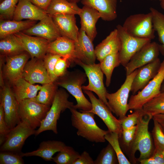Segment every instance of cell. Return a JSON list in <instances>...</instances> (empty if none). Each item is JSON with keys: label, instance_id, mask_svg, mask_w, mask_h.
Wrapping results in <instances>:
<instances>
[{"label": "cell", "instance_id": "cell-1", "mask_svg": "<svg viewBox=\"0 0 164 164\" xmlns=\"http://www.w3.org/2000/svg\"><path fill=\"white\" fill-rule=\"evenodd\" d=\"M152 116L144 113L139 117L133 139L126 153L131 164L150 157L155 147L151 135L149 131V125Z\"/></svg>", "mask_w": 164, "mask_h": 164}, {"label": "cell", "instance_id": "cell-2", "mask_svg": "<svg viewBox=\"0 0 164 164\" xmlns=\"http://www.w3.org/2000/svg\"><path fill=\"white\" fill-rule=\"evenodd\" d=\"M71 120L73 127L77 130V135L89 141L96 143L105 142V136L108 130L100 128L96 124L94 113L85 111H78L72 108Z\"/></svg>", "mask_w": 164, "mask_h": 164}, {"label": "cell", "instance_id": "cell-3", "mask_svg": "<svg viewBox=\"0 0 164 164\" xmlns=\"http://www.w3.org/2000/svg\"><path fill=\"white\" fill-rule=\"evenodd\" d=\"M87 77L85 73L79 70L67 71L64 75L58 78L55 82L58 86L66 89L75 98L77 104L73 108L88 111L92 108V104L82 91V85L85 82Z\"/></svg>", "mask_w": 164, "mask_h": 164}, {"label": "cell", "instance_id": "cell-4", "mask_svg": "<svg viewBox=\"0 0 164 164\" xmlns=\"http://www.w3.org/2000/svg\"><path fill=\"white\" fill-rule=\"evenodd\" d=\"M69 94L62 89H58L52 104L35 134L36 136L42 132L48 130L52 131L55 134L58 133L57 124L61 113L67 109H70L74 105L72 102L69 101Z\"/></svg>", "mask_w": 164, "mask_h": 164}, {"label": "cell", "instance_id": "cell-5", "mask_svg": "<svg viewBox=\"0 0 164 164\" xmlns=\"http://www.w3.org/2000/svg\"><path fill=\"white\" fill-rule=\"evenodd\" d=\"M122 26L127 33L135 37L151 40L155 37L152 16L150 12L130 15L125 19Z\"/></svg>", "mask_w": 164, "mask_h": 164}, {"label": "cell", "instance_id": "cell-6", "mask_svg": "<svg viewBox=\"0 0 164 164\" xmlns=\"http://www.w3.org/2000/svg\"><path fill=\"white\" fill-rule=\"evenodd\" d=\"M138 71L136 69L129 75L126 76L124 83L116 92L109 93L107 92L106 97L111 111L121 120L125 116L128 110V99L131 91L133 80Z\"/></svg>", "mask_w": 164, "mask_h": 164}, {"label": "cell", "instance_id": "cell-7", "mask_svg": "<svg viewBox=\"0 0 164 164\" xmlns=\"http://www.w3.org/2000/svg\"><path fill=\"white\" fill-rule=\"evenodd\" d=\"M164 81V60L161 62L156 76L137 94L131 96L128 103V110L142 109L145 104L161 92V88Z\"/></svg>", "mask_w": 164, "mask_h": 164}, {"label": "cell", "instance_id": "cell-8", "mask_svg": "<svg viewBox=\"0 0 164 164\" xmlns=\"http://www.w3.org/2000/svg\"><path fill=\"white\" fill-rule=\"evenodd\" d=\"M19 114L21 121L35 129L39 127L51 106L39 103L32 99L19 101Z\"/></svg>", "mask_w": 164, "mask_h": 164}, {"label": "cell", "instance_id": "cell-9", "mask_svg": "<svg viewBox=\"0 0 164 164\" xmlns=\"http://www.w3.org/2000/svg\"><path fill=\"white\" fill-rule=\"evenodd\" d=\"M73 63L83 69L88 78V84L86 86H82V90L94 92L99 99L110 109L106 97L107 91L104 84L103 73L100 63L87 64L77 60H74Z\"/></svg>", "mask_w": 164, "mask_h": 164}, {"label": "cell", "instance_id": "cell-10", "mask_svg": "<svg viewBox=\"0 0 164 164\" xmlns=\"http://www.w3.org/2000/svg\"><path fill=\"white\" fill-rule=\"evenodd\" d=\"M116 28L121 43V49L118 52L120 64L125 67L134 55L152 40L132 36L127 33L122 26L119 24Z\"/></svg>", "mask_w": 164, "mask_h": 164}, {"label": "cell", "instance_id": "cell-11", "mask_svg": "<svg viewBox=\"0 0 164 164\" xmlns=\"http://www.w3.org/2000/svg\"><path fill=\"white\" fill-rule=\"evenodd\" d=\"M36 131L26 123L21 121L10 130L5 141L1 145V151L21 153L26 140L29 136L35 135Z\"/></svg>", "mask_w": 164, "mask_h": 164}, {"label": "cell", "instance_id": "cell-12", "mask_svg": "<svg viewBox=\"0 0 164 164\" xmlns=\"http://www.w3.org/2000/svg\"><path fill=\"white\" fill-rule=\"evenodd\" d=\"M89 97L92 104V108L88 111L98 116L103 121L110 132L118 133L119 135L122 128L120 120L112 114V111L102 101L97 99L92 91L84 90Z\"/></svg>", "mask_w": 164, "mask_h": 164}, {"label": "cell", "instance_id": "cell-13", "mask_svg": "<svg viewBox=\"0 0 164 164\" xmlns=\"http://www.w3.org/2000/svg\"><path fill=\"white\" fill-rule=\"evenodd\" d=\"M159 45L151 41L143 46L130 60L125 67L126 75L139 68L152 62L158 58Z\"/></svg>", "mask_w": 164, "mask_h": 164}, {"label": "cell", "instance_id": "cell-14", "mask_svg": "<svg viewBox=\"0 0 164 164\" xmlns=\"http://www.w3.org/2000/svg\"><path fill=\"white\" fill-rule=\"evenodd\" d=\"M0 91V104L3 106L5 121L11 129L21 121L19 114V103L9 85H5Z\"/></svg>", "mask_w": 164, "mask_h": 164}, {"label": "cell", "instance_id": "cell-15", "mask_svg": "<svg viewBox=\"0 0 164 164\" xmlns=\"http://www.w3.org/2000/svg\"><path fill=\"white\" fill-rule=\"evenodd\" d=\"M31 58L43 59L47 53L50 42L44 38L29 35L22 32L14 34Z\"/></svg>", "mask_w": 164, "mask_h": 164}, {"label": "cell", "instance_id": "cell-16", "mask_svg": "<svg viewBox=\"0 0 164 164\" xmlns=\"http://www.w3.org/2000/svg\"><path fill=\"white\" fill-rule=\"evenodd\" d=\"M22 77L33 84L52 83L49 77L43 59L31 58L24 67Z\"/></svg>", "mask_w": 164, "mask_h": 164}, {"label": "cell", "instance_id": "cell-17", "mask_svg": "<svg viewBox=\"0 0 164 164\" xmlns=\"http://www.w3.org/2000/svg\"><path fill=\"white\" fill-rule=\"evenodd\" d=\"M96 57L93 41L85 32L80 29L77 41L75 42V52L73 61L78 60L87 64L95 63Z\"/></svg>", "mask_w": 164, "mask_h": 164}, {"label": "cell", "instance_id": "cell-18", "mask_svg": "<svg viewBox=\"0 0 164 164\" xmlns=\"http://www.w3.org/2000/svg\"><path fill=\"white\" fill-rule=\"evenodd\" d=\"M22 32L44 38L50 42L62 36L52 16L48 14L37 23Z\"/></svg>", "mask_w": 164, "mask_h": 164}, {"label": "cell", "instance_id": "cell-19", "mask_svg": "<svg viewBox=\"0 0 164 164\" xmlns=\"http://www.w3.org/2000/svg\"><path fill=\"white\" fill-rule=\"evenodd\" d=\"M5 75L12 84L22 77L24 67L30 56L26 51L14 55L5 56Z\"/></svg>", "mask_w": 164, "mask_h": 164}, {"label": "cell", "instance_id": "cell-20", "mask_svg": "<svg viewBox=\"0 0 164 164\" xmlns=\"http://www.w3.org/2000/svg\"><path fill=\"white\" fill-rule=\"evenodd\" d=\"M161 62L158 58L154 61L138 69V71L132 81L131 91L135 94L142 89L157 74Z\"/></svg>", "mask_w": 164, "mask_h": 164}, {"label": "cell", "instance_id": "cell-21", "mask_svg": "<svg viewBox=\"0 0 164 164\" xmlns=\"http://www.w3.org/2000/svg\"><path fill=\"white\" fill-rule=\"evenodd\" d=\"M47 15L45 11L33 4L29 0H19L12 20L40 21Z\"/></svg>", "mask_w": 164, "mask_h": 164}, {"label": "cell", "instance_id": "cell-22", "mask_svg": "<svg viewBox=\"0 0 164 164\" xmlns=\"http://www.w3.org/2000/svg\"><path fill=\"white\" fill-rule=\"evenodd\" d=\"M75 15L56 14L51 16L61 36L76 42L77 41L79 30L76 24Z\"/></svg>", "mask_w": 164, "mask_h": 164}, {"label": "cell", "instance_id": "cell-23", "mask_svg": "<svg viewBox=\"0 0 164 164\" xmlns=\"http://www.w3.org/2000/svg\"><path fill=\"white\" fill-rule=\"evenodd\" d=\"M80 19L81 28L93 41L97 35L96 25L101 18L99 12L90 6L84 5L79 14Z\"/></svg>", "mask_w": 164, "mask_h": 164}, {"label": "cell", "instance_id": "cell-24", "mask_svg": "<svg viewBox=\"0 0 164 164\" xmlns=\"http://www.w3.org/2000/svg\"><path fill=\"white\" fill-rule=\"evenodd\" d=\"M121 47L120 39L116 28L95 48L96 59L100 62L107 56L118 52Z\"/></svg>", "mask_w": 164, "mask_h": 164}, {"label": "cell", "instance_id": "cell-25", "mask_svg": "<svg viewBox=\"0 0 164 164\" xmlns=\"http://www.w3.org/2000/svg\"><path fill=\"white\" fill-rule=\"evenodd\" d=\"M81 2L97 10L104 21H112L117 17V0H82Z\"/></svg>", "mask_w": 164, "mask_h": 164}, {"label": "cell", "instance_id": "cell-26", "mask_svg": "<svg viewBox=\"0 0 164 164\" xmlns=\"http://www.w3.org/2000/svg\"><path fill=\"white\" fill-rule=\"evenodd\" d=\"M63 142L56 140H48L42 142L36 150L26 153L21 152L23 156H37L46 161L52 160L53 156L57 152L65 149L67 147Z\"/></svg>", "mask_w": 164, "mask_h": 164}, {"label": "cell", "instance_id": "cell-27", "mask_svg": "<svg viewBox=\"0 0 164 164\" xmlns=\"http://www.w3.org/2000/svg\"><path fill=\"white\" fill-rule=\"evenodd\" d=\"M75 42L66 37L61 36L49 43L47 53L58 55L62 57L68 56L71 63H73Z\"/></svg>", "mask_w": 164, "mask_h": 164}, {"label": "cell", "instance_id": "cell-28", "mask_svg": "<svg viewBox=\"0 0 164 164\" xmlns=\"http://www.w3.org/2000/svg\"><path fill=\"white\" fill-rule=\"evenodd\" d=\"M12 91L18 101L35 97L42 86L32 84L22 77L13 84Z\"/></svg>", "mask_w": 164, "mask_h": 164}, {"label": "cell", "instance_id": "cell-29", "mask_svg": "<svg viewBox=\"0 0 164 164\" xmlns=\"http://www.w3.org/2000/svg\"><path fill=\"white\" fill-rule=\"evenodd\" d=\"M36 21L2 20L0 22V39L7 36L22 32L36 23Z\"/></svg>", "mask_w": 164, "mask_h": 164}, {"label": "cell", "instance_id": "cell-30", "mask_svg": "<svg viewBox=\"0 0 164 164\" xmlns=\"http://www.w3.org/2000/svg\"><path fill=\"white\" fill-rule=\"evenodd\" d=\"M81 10L77 3L67 0H52L46 10L50 16L56 14L79 15Z\"/></svg>", "mask_w": 164, "mask_h": 164}, {"label": "cell", "instance_id": "cell-31", "mask_svg": "<svg viewBox=\"0 0 164 164\" xmlns=\"http://www.w3.org/2000/svg\"><path fill=\"white\" fill-rule=\"evenodd\" d=\"M26 51L22 44L14 34L7 36L0 40L1 55L9 56Z\"/></svg>", "mask_w": 164, "mask_h": 164}, {"label": "cell", "instance_id": "cell-32", "mask_svg": "<svg viewBox=\"0 0 164 164\" xmlns=\"http://www.w3.org/2000/svg\"><path fill=\"white\" fill-rule=\"evenodd\" d=\"M100 64L101 70L106 77V86L108 87L111 83L114 70L120 64L118 52L107 56L100 62Z\"/></svg>", "mask_w": 164, "mask_h": 164}, {"label": "cell", "instance_id": "cell-33", "mask_svg": "<svg viewBox=\"0 0 164 164\" xmlns=\"http://www.w3.org/2000/svg\"><path fill=\"white\" fill-rule=\"evenodd\" d=\"M58 86L55 82L42 84L38 94L32 99L39 103L51 106L58 90Z\"/></svg>", "mask_w": 164, "mask_h": 164}, {"label": "cell", "instance_id": "cell-34", "mask_svg": "<svg viewBox=\"0 0 164 164\" xmlns=\"http://www.w3.org/2000/svg\"><path fill=\"white\" fill-rule=\"evenodd\" d=\"M142 109L144 113L153 116L164 114V92H161L143 105Z\"/></svg>", "mask_w": 164, "mask_h": 164}, {"label": "cell", "instance_id": "cell-35", "mask_svg": "<svg viewBox=\"0 0 164 164\" xmlns=\"http://www.w3.org/2000/svg\"><path fill=\"white\" fill-rule=\"evenodd\" d=\"M149 9L152 14L154 29L162 43L159 45L160 52L164 56V14L153 7H150Z\"/></svg>", "mask_w": 164, "mask_h": 164}, {"label": "cell", "instance_id": "cell-36", "mask_svg": "<svg viewBox=\"0 0 164 164\" xmlns=\"http://www.w3.org/2000/svg\"><path fill=\"white\" fill-rule=\"evenodd\" d=\"M105 138L112 146L115 151L119 164H130V162L126 158L123 152L119 140V135L118 133L110 132L105 136Z\"/></svg>", "mask_w": 164, "mask_h": 164}, {"label": "cell", "instance_id": "cell-37", "mask_svg": "<svg viewBox=\"0 0 164 164\" xmlns=\"http://www.w3.org/2000/svg\"><path fill=\"white\" fill-rule=\"evenodd\" d=\"M80 155L72 147L67 146L65 149L58 152L52 160L57 164H74Z\"/></svg>", "mask_w": 164, "mask_h": 164}, {"label": "cell", "instance_id": "cell-38", "mask_svg": "<svg viewBox=\"0 0 164 164\" xmlns=\"http://www.w3.org/2000/svg\"><path fill=\"white\" fill-rule=\"evenodd\" d=\"M118 163L116 154L111 145L109 143L100 152L94 164H115Z\"/></svg>", "mask_w": 164, "mask_h": 164}, {"label": "cell", "instance_id": "cell-39", "mask_svg": "<svg viewBox=\"0 0 164 164\" xmlns=\"http://www.w3.org/2000/svg\"><path fill=\"white\" fill-rule=\"evenodd\" d=\"M19 0H4L0 4V19L11 20Z\"/></svg>", "mask_w": 164, "mask_h": 164}, {"label": "cell", "instance_id": "cell-40", "mask_svg": "<svg viewBox=\"0 0 164 164\" xmlns=\"http://www.w3.org/2000/svg\"><path fill=\"white\" fill-rule=\"evenodd\" d=\"M61 57L58 55L47 53L43 58L44 66L51 82H55L58 79L54 74V69L57 61Z\"/></svg>", "mask_w": 164, "mask_h": 164}, {"label": "cell", "instance_id": "cell-41", "mask_svg": "<svg viewBox=\"0 0 164 164\" xmlns=\"http://www.w3.org/2000/svg\"><path fill=\"white\" fill-rule=\"evenodd\" d=\"M154 126L152 131L155 149L162 151L164 149V133L159 124L153 118Z\"/></svg>", "mask_w": 164, "mask_h": 164}, {"label": "cell", "instance_id": "cell-42", "mask_svg": "<svg viewBox=\"0 0 164 164\" xmlns=\"http://www.w3.org/2000/svg\"><path fill=\"white\" fill-rule=\"evenodd\" d=\"M136 128V125L128 129H122L119 135V140L121 149L126 152L132 142Z\"/></svg>", "mask_w": 164, "mask_h": 164}, {"label": "cell", "instance_id": "cell-43", "mask_svg": "<svg viewBox=\"0 0 164 164\" xmlns=\"http://www.w3.org/2000/svg\"><path fill=\"white\" fill-rule=\"evenodd\" d=\"M20 153L10 151H1L0 153V164H24V161L22 158L23 157Z\"/></svg>", "mask_w": 164, "mask_h": 164}, {"label": "cell", "instance_id": "cell-44", "mask_svg": "<svg viewBox=\"0 0 164 164\" xmlns=\"http://www.w3.org/2000/svg\"><path fill=\"white\" fill-rule=\"evenodd\" d=\"M144 113L142 109L135 110L132 113L120 120L122 129H128L135 126L140 116Z\"/></svg>", "mask_w": 164, "mask_h": 164}, {"label": "cell", "instance_id": "cell-45", "mask_svg": "<svg viewBox=\"0 0 164 164\" xmlns=\"http://www.w3.org/2000/svg\"><path fill=\"white\" fill-rule=\"evenodd\" d=\"M71 62L68 56L61 57L57 61L54 69V73L58 78L64 75L67 72V69Z\"/></svg>", "mask_w": 164, "mask_h": 164}, {"label": "cell", "instance_id": "cell-46", "mask_svg": "<svg viewBox=\"0 0 164 164\" xmlns=\"http://www.w3.org/2000/svg\"><path fill=\"white\" fill-rule=\"evenodd\" d=\"M11 129L8 126L5 119L4 108L0 104V145L5 141L6 137Z\"/></svg>", "mask_w": 164, "mask_h": 164}, {"label": "cell", "instance_id": "cell-47", "mask_svg": "<svg viewBox=\"0 0 164 164\" xmlns=\"http://www.w3.org/2000/svg\"><path fill=\"white\" fill-rule=\"evenodd\" d=\"M138 162L141 164H164V155L162 151L155 149L150 157Z\"/></svg>", "mask_w": 164, "mask_h": 164}, {"label": "cell", "instance_id": "cell-48", "mask_svg": "<svg viewBox=\"0 0 164 164\" xmlns=\"http://www.w3.org/2000/svg\"><path fill=\"white\" fill-rule=\"evenodd\" d=\"M74 164H94V161L87 152L84 151Z\"/></svg>", "mask_w": 164, "mask_h": 164}, {"label": "cell", "instance_id": "cell-49", "mask_svg": "<svg viewBox=\"0 0 164 164\" xmlns=\"http://www.w3.org/2000/svg\"><path fill=\"white\" fill-rule=\"evenodd\" d=\"M33 4L46 11L52 0H29Z\"/></svg>", "mask_w": 164, "mask_h": 164}, {"label": "cell", "instance_id": "cell-50", "mask_svg": "<svg viewBox=\"0 0 164 164\" xmlns=\"http://www.w3.org/2000/svg\"><path fill=\"white\" fill-rule=\"evenodd\" d=\"M5 56L4 55H0V85L1 87L2 88L5 85L4 83L2 68L4 59Z\"/></svg>", "mask_w": 164, "mask_h": 164}, {"label": "cell", "instance_id": "cell-51", "mask_svg": "<svg viewBox=\"0 0 164 164\" xmlns=\"http://www.w3.org/2000/svg\"><path fill=\"white\" fill-rule=\"evenodd\" d=\"M159 122L160 125L163 132L164 133V118L153 117Z\"/></svg>", "mask_w": 164, "mask_h": 164}, {"label": "cell", "instance_id": "cell-52", "mask_svg": "<svg viewBox=\"0 0 164 164\" xmlns=\"http://www.w3.org/2000/svg\"><path fill=\"white\" fill-rule=\"evenodd\" d=\"M160 2L161 7L164 10V0H160Z\"/></svg>", "mask_w": 164, "mask_h": 164}, {"label": "cell", "instance_id": "cell-53", "mask_svg": "<svg viewBox=\"0 0 164 164\" xmlns=\"http://www.w3.org/2000/svg\"><path fill=\"white\" fill-rule=\"evenodd\" d=\"M67 0L68 1L70 2L77 3L78 2H79L81 1L82 0Z\"/></svg>", "mask_w": 164, "mask_h": 164}, {"label": "cell", "instance_id": "cell-54", "mask_svg": "<svg viewBox=\"0 0 164 164\" xmlns=\"http://www.w3.org/2000/svg\"><path fill=\"white\" fill-rule=\"evenodd\" d=\"M153 117H155L158 118H164V114H160L155 115Z\"/></svg>", "mask_w": 164, "mask_h": 164}, {"label": "cell", "instance_id": "cell-55", "mask_svg": "<svg viewBox=\"0 0 164 164\" xmlns=\"http://www.w3.org/2000/svg\"><path fill=\"white\" fill-rule=\"evenodd\" d=\"M161 92H164V81L163 82L161 86Z\"/></svg>", "mask_w": 164, "mask_h": 164}, {"label": "cell", "instance_id": "cell-56", "mask_svg": "<svg viewBox=\"0 0 164 164\" xmlns=\"http://www.w3.org/2000/svg\"><path fill=\"white\" fill-rule=\"evenodd\" d=\"M162 153L164 155V149L163 150V151H162Z\"/></svg>", "mask_w": 164, "mask_h": 164}, {"label": "cell", "instance_id": "cell-57", "mask_svg": "<svg viewBox=\"0 0 164 164\" xmlns=\"http://www.w3.org/2000/svg\"><path fill=\"white\" fill-rule=\"evenodd\" d=\"M4 0H0V2H2Z\"/></svg>", "mask_w": 164, "mask_h": 164}, {"label": "cell", "instance_id": "cell-58", "mask_svg": "<svg viewBox=\"0 0 164 164\" xmlns=\"http://www.w3.org/2000/svg\"><path fill=\"white\" fill-rule=\"evenodd\" d=\"M158 0V1H160V0Z\"/></svg>", "mask_w": 164, "mask_h": 164}]
</instances>
